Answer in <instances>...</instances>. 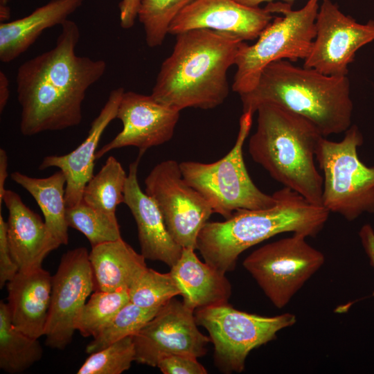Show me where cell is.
Instances as JSON below:
<instances>
[{
	"label": "cell",
	"mask_w": 374,
	"mask_h": 374,
	"mask_svg": "<svg viewBox=\"0 0 374 374\" xmlns=\"http://www.w3.org/2000/svg\"><path fill=\"white\" fill-rule=\"evenodd\" d=\"M55 46L21 64L17 69V100L21 107L19 129L24 136L78 126L88 89L104 75L103 60L78 56L80 32L67 19Z\"/></svg>",
	"instance_id": "6da1fadb"
},
{
	"label": "cell",
	"mask_w": 374,
	"mask_h": 374,
	"mask_svg": "<svg viewBox=\"0 0 374 374\" xmlns=\"http://www.w3.org/2000/svg\"><path fill=\"white\" fill-rule=\"evenodd\" d=\"M172 52L162 63L151 96L181 112L211 109L227 98L229 69L244 41L224 32L193 29L176 35Z\"/></svg>",
	"instance_id": "7a4b0ae2"
},
{
	"label": "cell",
	"mask_w": 374,
	"mask_h": 374,
	"mask_svg": "<svg viewBox=\"0 0 374 374\" xmlns=\"http://www.w3.org/2000/svg\"><path fill=\"white\" fill-rule=\"evenodd\" d=\"M274 195L276 202L270 207L240 210L223 222H208L197 240L204 261L226 273L235 269L242 252L276 235L314 238L322 230L330 213L323 206L286 187Z\"/></svg>",
	"instance_id": "3957f363"
},
{
	"label": "cell",
	"mask_w": 374,
	"mask_h": 374,
	"mask_svg": "<svg viewBox=\"0 0 374 374\" xmlns=\"http://www.w3.org/2000/svg\"><path fill=\"white\" fill-rule=\"evenodd\" d=\"M287 60L273 62L262 71L253 89L240 95L242 112H256L271 103L311 122L326 137L350 126L353 103L348 76L325 75Z\"/></svg>",
	"instance_id": "277c9868"
},
{
	"label": "cell",
	"mask_w": 374,
	"mask_h": 374,
	"mask_svg": "<svg viewBox=\"0 0 374 374\" xmlns=\"http://www.w3.org/2000/svg\"><path fill=\"white\" fill-rule=\"evenodd\" d=\"M256 112L248 145L252 159L284 187L321 205L323 177L315 154L323 136L305 118L276 105L262 104Z\"/></svg>",
	"instance_id": "5b68a950"
},
{
	"label": "cell",
	"mask_w": 374,
	"mask_h": 374,
	"mask_svg": "<svg viewBox=\"0 0 374 374\" xmlns=\"http://www.w3.org/2000/svg\"><path fill=\"white\" fill-rule=\"evenodd\" d=\"M291 3L269 2L265 7L271 13H280L267 25L252 45L244 42L235 65L232 89L239 95L254 88L263 69L281 60L296 62L308 55L316 35L315 21L319 0H308L299 10Z\"/></svg>",
	"instance_id": "8992f818"
},
{
	"label": "cell",
	"mask_w": 374,
	"mask_h": 374,
	"mask_svg": "<svg viewBox=\"0 0 374 374\" xmlns=\"http://www.w3.org/2000/svg\"><path fill=\"white\" fill-rule=\"evenodd\" d=\"M253 114L242 112L234 145L222 159L208 163L191 161L179 163L186 181L202 195L213 213L225 220L238 211L266 208L276 202L274 193L266 194L255 185L245 166L243 145Z\"/></svg>",
	"instance_id": "52a82bcc"
},
{
	"label": "cell",
	"mask_w": 374,
	"mask_h": 374,
	"mask_svg": "<svg viewBox=\"0 0 374 374\" xmlns=\"http://www.w3.org/2000/svg\"><path fill=\"white\" fill-rule=\"evenodd\" d=\"M344 133L340 141L323 136L315 159L323 177L321 205L353 221L374 213V166H366L358 156L364 141L358 127L351 125Z\"/></svg>",
	"instance_id": "ba28073f"
},
{
	"label": "cell",
	"mask_w": 374,
	"mask_h": 374,
	"mask_svg": "<svg viewBox=\"0 0 374 374\" xmlns=\"http://www.w3.org/2000/svg\"><path fill=\"white\" fill-rule=\"evenodd\" d=\"M195 317L197 324L208 331L214 346L215 364L224 373L243 371L252 350L296 322L291 313L265 317L238 310L228 303L196 310Z\"/></svg>",
	"instance_id": "9c48e42d"
},
{
	"label": "cell",
	"mask_w": 374,
	"mask_h": 374,
	"mask_svg": "<svg viewBox=\"0 0 374 374\" xmlns=\"http://www.w3.org/2000/svg\"><path fill=\"white\" fill-rule=\"evenodd\" d=\"M297 233L251 252L243 266L274 306L284 308L322 267L325 257Z\"/></svg>",
	"instance_id": "30bf717a"
},
{
	"label": "cell",
	"mask_w": 374,
	"mask_h": 374,
	"mask_svg": "<svg viewBox=\"0 0 374 374\" xmlns=\"http://www.w3.org/2000/svg\"><path fill=\"white\" fill-rule=\"evenodd\" d=\"M145 193L157 205L172 239L183 249H197L198 235L213 211L184 179L179 163L167 159L145 179Z\"/></svg>",
	"instance_id": "8fae6325"
},
{
	"label": "cell",
	"mask_w": 374,
	"mask_h": 374,
	"mask_svg": "<svg viewBox=\"0 0 374 374\" xmlns=\"http://www.w3.org/2000/svg\"><path fill=\"white\" fill-rule=\"evenodd\" d=\"M89 253L84 247L66 251L52 276V287L44 335L45 344L64 350L75 331V319L94 290Z\"/></svg>",
	"instance_id": "7c38bea8"
},
{
	"label": "cell",
	"mask_w": 374,
	"mask_h": 374,
	"mask_svg": "<svg viewBox=\"0 0 374 374\" xmlns=\"http://www.w3.org/2000/svg\"><path fill=\"white\" fill-rule=\"evenodd\" d=\"M194 312L174 298L163 305L132 335L135 362L157 367L162 358L170 355L204 356L211 340L199 330Z\"/></svg>",
	"instance_id": "4fadbf2b"
},
{
	"label": "cell",
	"mask_w": 374,
	"mask_h": 374,
	"mask_svg": "<svg viewBox=\"0 0 374 374\" xmlns=\"http://www.w3.org/2000/svg\"><path fill=\"white\" fill-rule=\"evenodd\" d=\"M316 35L303 66L325 75L348 76L356 52L374 40V21L357 23L330 0H323L315 21Z\"/></svg>",
	"instance_id": "5bb4252c"
},
{
	"label": "cell",
	"mask_w": 374,
	"mask_h": 374,
	"mask_svg": "<svg viewBox=\"0 0 374 374\" xmlns=\"http://www.w3.org/2000/svg\"><path fill=\"white\" fill-rule=\"evenodd\" d=\"M180 116V112L157 101L150 95L125 91L116 118L122 130L96 153L98 159L112 150L133 146L142 154L152 147L169 141Z\"/></svg>",
	"instance_id": "9a60e30c"
},
{
	"label": "cell",
	"mask_w": 374,
	"mask_h": 374,
	"mask_svg": "<svg viewBox=\"0 0 374 374\" xmlns=\"http://www.w3.org/2000/svg\"><path fill=\"white\" fill-rule=\"evenodd\" d=\"M273 19L265 8L235 0H193L175 18L168 33L176 35L206 28L228 33L245 42L258 38Z\"/></svg>",
	"instance_id": "2e32d148"
},
{
	"label": "cell",
	"mask_w": 374,
	"mask_h": 374,
	"mask_svg": "<svg viewBox=\"0 0 374 374\" xmlns=\"http://www.w3.org/2000/svg\"><path fill=\"white\" fill-rule=\"evenodd\" d=\"M124 92L123 87L111 91L100 113L91 122L87 137L75 150L63 155L46 156L39 166L40 170L55 167L64 173L66 180V207L82 202L84 188L93 176L94 161L101 136L109 124L116 118Z\"/></svg>",
	"instance_id": "e0dca14e"
},
{
	"label": "cell",
	"mask_w": 374,
	"mask_h": 374,
	"mask_svg": "<svg viewBox=\"0 0 374 374\" xmlns=\"http://www.w3.org/2000/svg\"><path fill=\"white\" fill-rule=\"evenodd\" d=\"M142 155L139 153L129 166L124 204L135 220L141 253L145 259L161 261L171 267L181 257L183 248L170 235L154 201L139 186L137 172Z\"/></svg>",
	"instance_id": "ac0fdd59"
},
{
	"label": "cell",
	"mask_w": 374,
	"mask_h": 374,
	"mask_svg": "<svg viewBox=\"0 0 374 374\" xmlns=\"http://www.w3.org/2000/svg\"><path fill=\"white\" fill-rule=\"evenodd\" d=\"M3 202L8 212V245L19 271L42 267L44 258L62 244L45 222L23 202L17 193L6 189Z\"/></svg>",
	"instance_id": "d6986e66"
},
{
	"label": "cell",
	"mask_w": 374,
	"mask_h": 374,
	"mask_svg": "<svg viewBox=\"0 0 374 374\" xmlns=\"http://www.w3.org/2000/svg\"><path fill=\"white\" fill-rule=\"evenodd\" d=\"M6 286L13 326L33 338L44 336L51 297L50 273L42 267L19 271Z\"/></svg>",
	"instance_id": "ffe728a7"
},
{
	"label": "cell",
	"mask_w": 374,
	"mask_h": 374,
	"mask_svg": "<svg viewBox=\"0 0 374 374\" xmlns=\"http://www.w3.org/2000/svg\"><path fill=\"white\" fill-rule=\"evenodd\" d=\"M171 273L183 297L184 303L193 310L228 303L231 285L224 272L202 262L194 249L184 248Z\"/></svg>",
	"instance_id": "44dd1931"
},
{
	"label": "cell",
	"mask_w": 374,
	"mask_h": 374,
	"mask_svg": "<svg viewBox=\"0 0 374 374\" xmlns=\"http://www.w3.org/2000/svg\"><path fill=\"white\" fill-rule=\"evenodd\" d=\"M84 0H51L28 15L0 24V60L10 62L49 28L62 25Z\"/></svg>",
	"instance_id": "7402d4cb"
},
{
	"label": "cell",
	"mask_w": 374,
	"mask_h": 374,
	"mask_svg": "<svg viewBox=\"0 0 374 374\" xmlns=\"http://www.w3.org/2000/svg\"><path fill=\"white\" fill-rule=\"evenodd\" d=\"M94 290H129L148 267L145 258L122 238L91 247Z\"/></svg>",
	"instance_id": "603a6c76"
},
{
	"label": "cell",
	"mask_w": 374,
	"mask_h": 374,
	"mask_svg": "<svg viewBox=\"0 0 374 374\" xmlns=\"http://www.w3.org/2000/svg\"><path fill=\"white\" fill-rule=\"evenodd\" d=\"M10 177L32 195L52 235L61 244L66 245L69 226L66 219V180L64 173L59 170L48 177L35 178L16 171Z\"/></svg>",
	"instance_id": "cb8c5ba5"
},
{
	"label": "cell",
	"mask_w": 374,
	"mask_h": 374,
	"mask_svg": "<svg viewBox=\"0 0 374 374\" xmlns=\"http://www.w3.org/2000/svg\"><path fill=\"white\" fill-rule=\"evenodd\" d=\"M43 355L38 339L31 337L12 324L7 303L0 302V368L10 374L24 372Z\"/></svg>",
	"instance_id": "d4e9b609"
},
{
	"label": "cell",
	"mask_w": 374,
	"mask_h": 374,
	"mask_svg": "<svg viewBox=\"0 0 374 374\" xmlns=\"http://www.w3.org/2000/svg\"><path fill=\"white\" fill-rule=\"evenodd\" d=\"M127 178L121 163L114 157H109L99 172L86 184L82 201L96 210L116 217L117 206L124 203Z\"/></svg>",
	"instance_id": "484cf974"
},
{
	"label": "cell",
	"mask_w": 374,
	"mask_h": 374,
	"mask_svg": "<svg viewBox=\"0 0 374 374\" xmlns=\"http://www.w3.org/2000/svg\"><path fill=\"white\" fill-rule=\"evenodd\" d=\"M129 301V290H96L78 314L75 330L84 337H96Z\"/></svg>",
	"instance_id": "4316f807"
},
{
	"label": "cell",
	"mask_w": 374,
	"mask_h": 374,
	"mask_svg": "<svg viewBox=\"0 0 374 374\" xmlns=\"http://www.w3.org/2000/svg\"><path fill=\"white\" fill-rule=\"evenodd\" d=\"M66 219L69 227L82 233L91 247L121 238L116 217L96 210L82 200L66 208Z\"/></svg>",
	"instance_id": "83f0119b"
},
{
	"label": "cell",
	"mask_w": 374,
	"mask_h": 374,
	"mask_svg": "<svg viewBox=\"0 0 374 374\" xmlns=\"http://www.w3.org/2000/svg\"><path fill=\"white\" fill-rule=\"evenodd\" d=\"M160 308H145L130 301L107 326L93 338L86 346V353H95L116 341L135 335L156 315Z\"/></svg>",
	"instance_id": "f1b7e54d"
},
{
	"label": "cell",
	"mask_w": 374,
	"mask_h": 374,
	"mask_svg": "<svg viewBox=\"0 0 374 374\" xmlns=\"http://www.w3.org/2000/svg\"><path fill=\"white\" fill-rule=\"evenodd\" d=\"M193 0H142L138 18L143 24L147 45L162 44L169 27L179 12Z\"/></svg>",
	"instance_id": "f546056e"
},
{
	"label": "cell",
	"mask_w": 374,
	"mask_h": 374,
	"mask_svg": "<svg viewBox=\"0 0 374 374\" xmlns=\"http://www.w3.org/2000/svg\"><path fill=\"white\" fill-rule=\"evenodd\" d=\"M180 291L171 274L147 267L129 289L130 301L145 308H160Z\"/></svg>",
	"instance_id": "4dcf8cb0"
},
{
	"label": "cell",
	"mask_w": 374,
	"mask_h": 374,
	"mask_svg": "<svg viewBox=\"0 0 374 374\" xmlns=\"http://www.w3.org/2000/svg\"><path fill=\"white\" fill-rule=\"evenodd\" d=\"M89 355L78 374H121L135 361L133 337L123 338Z\"/></svg>",
	"instance_id": "1f68e13d"
},
{
	"label": "cell",
	"mask_w": 374,
	"mask_h": 374,
	"mask_svg": "<svg viewBox=\"0 0 374 374\" xmlns=\"http://www.w3.org/2000/svg\"><path fill=\"white\" fill-rule=\"evenodd\" d=\"M197 357L181 354L168 355L162 358L157 367L163 374H206V369Z\"/></svg>",
	"instance_id": "d6a6232c"
},
{
	"label": "cell",
	"mask_w": 374,
	"mask_h": 374,
	"mask_svg": "<svg viewBox=\"0 0 374 374\" xmlns=\"http://www.w3.org/2000/svg\"><path fill=\"white\" fill-rule=\"evenodd\" d=\"M19 271L8 245L6 222L0 213V288L2 289Z\"/></svg>",
	"instance_id": "836d02e7"
},
{
	"label": "cell",
	"mask_w": 374,
	"mask_h": 374,
	"mask_svg": "<svg viewBox=\"0 0 374 374\" xmlns=\"http://www.w3.org/2000/svg\"><path fill=\"white\" fill-rule=\"evenodd\" d=\"M142 0H121L118 4L120 25L124 29L132 28L138 17Z\"/></svg>",
	"instance_id": "e575fe53"
},
{
	"label": "cell",
	"mask_w": 374,
	"mask_h": 374,
	"mask_svg": "<svg viewBox=\"0 0 374 374\" xmlns=\"http://www.w3.org/2000/svg\"><path fill=\"white\" fill-rule=\"evenodd\" d=\"M359 237L370 264L374 267V230L373 227L368 224L363 225L359 231Z\"/></svg>",
	"instance_id": "d590c367"
},
{
	"label": "cell",
	"mask_w": 374,
	"mask_h": 374,
	"mask_svg": "<svg viewBox=\"0 0 374 374\" xmlns=\"http://www.w3.org/2000/svg\"><path fill=\"white\" fill-rule=\"evenodd\" d=\"M8 157L6 152L3 148L0 149V209L3 199V196L6 189L5 183L8 177Z\"/></svg>",
	"instance_id": "8d00e7d4"
},
{
	"label": "cell",
	"mask_w": 374,
	"mask_h": 374,
	"mask_svg": "<svg viewBox=\"0 0 374 374\" xmlns=\"http://www.w3.org/2000/svg\"><path fill=\"white\" fill-rule=\"evenodd\" d=\"M10 97L9 80L6 73L0 71V112L5 109Z\"/></svg>",
	"instance_id": "74e56055"
},
{
	"label": "cell",
	"mask_w": 374,
	"mask_h": 374,
	"mask_svg": "<svg viewBox=\"0 0 374 374\" xmlns=\"http://www.w3.org/2000/svg\"><path fill=\"white\" fill-rule=\"evenodd\" d=\"M8 0H0V19L1 21L5 22L10 18V8L8 6Z\"/></svg>",
	"instance_id": "f35d334b"
},
{
	"label": "cell",
	"mask_w": 374,
	"mask_h": 374,
	"mask_svg": "<svg viewBox=\"0 0 374 374\" xmlns=\"http://www.w3.org/2000/svg\"><path fill=\"white\" fill-rule=\"evenodd\" d=\"M238 2L249 6H259L260 4L264 3V2H271L274 1V0H235ZM285 3H289L292 4L294 0H283Z\"/></svg>",
	"instance_id": "ab89813d"
}]
</instances>
